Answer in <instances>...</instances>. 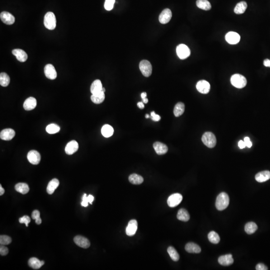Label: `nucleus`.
I'll return each instance as SVG.
<instances>
[{
    "label": "nucleus",
    "instance_id": "obj_21",
    "mask_svg": "<svg viewBox=\"0 0 270 270\" xmlns=\"http://www.w3.org/2000/svg\"><path fill=\"white\" fill-rule=\"evenodd\" d=\"M12 54L16 57L17 59L20 62H25L27 60V54L23 50L19 49L13 50Z\"/></svg>",
    "mask_w": 270,
    "mask_h": 270
},
{
    "label": "nucleus",
    "instance_id": "obj_50",
    "mask_svg": "<svg viewBox=\"0 0 270 270\" xmlns=\"http://www.w3.org/2000/svg\"><path fill=\"white\" fill-rule=\"evenodd\" d=\"M264 65L265 67H270V60H265L264 61Z\"/></svg>",
    "mask_w": 270,
    "mask_h": 270
},
{
    "label": "nucleus",
    "instance_id": "obj_52",
    "mask_svg": "<svg viewBox=\"0 0 270 270\" xmlns=\"http://www.w3.org/2000/svg\"><path fill=\"white\" fill-rule=\"evenodd\" d=\"M35 222L37 225H40L42 223V219H41V218H39L35 220Z\"/></svg>",
    "mask_w": 270,
    "mask_h": 270
},
{
    "label": "nucleus",
    "instance_id": "obj_27",
    "mask_svg": "<svg viewBox=\"0 0 270 270\" xmlns=\"http://www.w3.org/2000/svg\"><path fill=\"white\" fill-rule=\"evenodd\" d=\"M105 93L101 92L97 94H92L91 97L92 101L96 104H100L105 100Z\"/></svg>",
    "mask_w": 270,
    "mask_h": 270
},
{
    "label": "nucleus",
    "instance_id": "obj_46",
    "mask_svg": "<svg viewBox=\"0 0 270 270\" xmlns=\"http://www.w3.org/2000/svg\"><path fill=\"white\" fill-rule=\"evenodd\" d=\"M33 219L36 220L40 218V213L38 210H34L32 214Z\"/></svg>",
    "mask_w": 270,
    "mask_h": 270
},
{
    "label": "nucleus",
    "instance_id": "obj_41",
    "mask_svg": "<svg viewBox=\"0 0 270 270\" xmlns=\"http://www.w3.org/2000/svg\"><path fill=\"white\" fill-rule=\"evenodd\" d=\"M12 242V239L6 235H1L0 237V244L2 245H7Z\"/></svg>",
    "mask_w": 270,
    "mask_h": 270
},
{
    "label": "nucleus",
    "instance_id": "obj_26",
    "mask_svg": "<svg viewBox=\"0 0 270 270\" xmlns=\"http://www.w3.org/2000/svg\"><path fill=\"white\" fill-rule=\"evenodd\" d=\"M102 88L101 81L100 80H96L93 82L90 90L92 94H95L102 92Z\"/></svg>",
    "mask_w": 270,
    "mask_h": 270
},
{
    "label": "nucleus",
    "instance_id": "obj_20",
    "mask_svg": "<svg viewBox=\"0 0 270 270\" xmlns=\"http://www.w3.org/2000/svg\"><path fill=\"white\" fill-rule=\"evenodd\" d=\"M37 106V100L35 98L29 97L24 103V108L26 111L33 110Z\"/></svg>",
    "mask_w": 270,
    "mask_h": 270
},
{
    "label": "nucleus",
    "instance_id": "obj_36",
    "mask_svg": "<svg viewBox=\"0 0 270 270\" xmlns=\"http://www.w3.org/2000/svg\"><path fill=\"white\" fill-rule=\"evenodd\" d=\"M10 82V78L7 74L5 73H1L0 74V85L2 86L7 87L9 85Z\"/></svg>",
    "mask_w": 270,
    "mask_h": 270
},
{
    "label": "nucleus",
    "instance_id": "obj_35",
    "mask_svg": "<svg viewBox=\"0 0 270 270\" xmlns=\"http://www.w3.org/2000/svg\"><path fill=\"white\" fill-rule=\"evenodd\" d=\"M102 134L106 138L111 137L113 135L114 129L109 125H105L101 130Z\"/></svg>",
    "mask_w": 270,
    "mask_h": 270
},
{
    "label": "nucleus",
    "instance_id": "obj_47",
    "mask_svg": "<svg viewBox=\"0 0 270 270\" xmlns=\"http://www.w3.org/2000/svg\"><path fill=\"white\" fill-rule=\"evenodd\" d=\"M256 269L257 270H268V268L264 264L259 263L256 267Z\"/></svg>",
    "mask_w": 270,
    "mask_h": 270
},
{
    "label": "nucleus",
    "instance_id": "obj_10",
    "mask_svg": "<svg viewBox=\"0 0 270 270\" xmlns=\"http://www.w3.org/2000/svg\"><path fill=\"white\" fill-rule=\"evenodd\" d=\"M0 18L3 22L6 25H12L15 23V18L14 16L8 12H2L0 14Z\"/></svg>",
    "mask_w": 270,
    "mask_h": 270
},
{
    "label": "nucleus",
    "instance_id": "obj_48",
    "mask_svg": "<svg viewBox=\"0 0 270 270\" xmlns=\"http://www.w3.org/2000/svg\"><path fill=\"white\" fill-rule=\"evenodd\" d=\"M245 143L246 147H248V148H250L252 146V143L251 142L250 139L248 137H245L244 140Z\"/></svg>",
    "mask_w": 270,
    "mask_h": 270
},
{
    "label": "nucleus",
    "instance_id": "obj_38",
    "mask_svg": "<svg viewBox=\"0 0 270 270\" xmlns=\"http://www.w3.org/2000/svg\"><path fill=\"white\" fill-rule=\"evenodd\" d=\"M168 254L174 261H178L180 259V256L176 250L173 247H169L167 250Z\"/></svg>",
    "mask_w": 270,
    "mask_h": 270
},
{
    "label": "nucleus",
    "instance_id": "obj_18",
    "mask_svg": "<svg viewBox=\"0 0 270 270\" xmlns=\"http://www.w3.org/2000/svg\"><path fill=\"white\" fill-rule=\"evenodd\" d=\"M79 144L78 142L75 140L71 141L67 144L65 147V152L67 154L71 155L78 151Z\"/></svg>",
    "mask_w": 270,
    "mask_h": 270
},
{
    "label": "nucleus",
    "instance_id": "obj_8",
    "mask_svg": "<svg viewBox=\"0 0 270 270\" xmlns=\"http://www.w3.org/2000/svg\"><path fill=\"white\" fill-rule=\"evenodd\" d=\"M27 158L29 162L31 164L38 165L41 161V155L37 151L31 150L28 154Z\"/></svg>",
    "mask_w": 270,
    "mask_h": 270
},
{
    "label": "nucleus",
    "instance_id": "obj_32",
    "mask_svg": "<svg viewBox=\"0 0 270 270\" xmlns=\"http://www.w3.org/2000/svg\"><path fill=\"white\" fill-rule=\"evenodd\" d=\"M196 5L199 8L205 11H209L212 8L210 3L208 0H197Z\"/></svg>",
    "mask_w": 270,
    "mask_h": 270
},
{
    "label": "nucleus",
    "instance_id": "obj_14",
    "mask_svg": "<svg viewBox=\"0 0 270 270\" xmlns=\"http://www.w3.org/2000/svg\"><path fill=\"white\" fill-rule=\"evenodd\" d=\"M225 39L226 41L230 44L235 45L240 41V36L237 33L230 32L226 34Z\"/></svg>",
    "mask_w": 270,
    "mask_h": 270
},
{
    "label": "nucleus",
    "instance_id": "obj_56",
    "mask_svg": "<svg viewBox=\"0 0 270 270\" xmlns=\"http://www.w3.org/2000/svg\"><path fill=\"white\" fill-rule=\"evenodd\" d=\"M145 117L147 119L149 118H150V115H148V114L146 115Z\"/></svg>",
    "mask_w": 270,
    "mask_h": 270
},
{
    "label": "nucleus",
    "instance_id": "obj_31",
    "mask_svg": "<svg viewBox=\"0 0 270 270\" xmlns=\"http://www.w3.org/2000/svg\"><path fill=\"white\" fill-rule=\"evenodd\" d=\"M130 182L134 185H140L144 182V179L141 176L136 174H133L129 177Z\"/></svg>",
    "mask_w": 270,
    "mask_h": 270
},
{
    "label": "nucleus",
    "instance_id": "obj_6",
    "mask_svg": "<svg viewBox=\"0 0 270 270\" xmlns=\"http://www.w3.org/2000/svg\"><path fill=\"white\" fill-rule=\"evenodd\" d=\"M177 54L180 59L184 60L189 57L191 54L189 47L185 44L178 45L176 49Z\"/></svg>",
    "mask_w": 270,
    "mask_h": 270
},
{
    "label": "nucleus",
    "instance_id": "obj_1",
    "mask_svg": "<svg viewBox=\"0 0 270 270\" xmlns=\"http://www.w3.org/2000/svg\"><path fill=\"white\" fill-rule=\"evenodd\" d=\"M229 202L230 199L228 195L226 193H221L217 196L216 199V208L219 211H223L228 207Z\"/></svg>",
    "mask_w": 270,
    "mask_h": 270
},
{
    "label": "nucleus",
    "instance_id": "obj_45",
    "mask_svg": "<svg viewBox=\"0 0 270 270\" xmlns=\"http://www.w3.org/2000/svg\"><path fill=\"white\" fill-rule=\"evenodd\" d=\"M151 117L153 121H155V122H158L161 120L160 116L156 114L154 111L151 113Z\"/></svg>",
    "mask_w": 270,
    "mask_h": 270
},
{
    "label": "nucleus",
    "instance_id": "obj_30",
    "mask_svg": "<svg viewBox=\"0 0 270 270\" xmlns=\"http://www.w3.org/2000/svg\"><path fill=\"white\" fill-rule=\"evenodd\" d=\"M247 3L245 1L240 2L236 5L234 9V12L237 14H243L247 8Z\"/></svg>",
    "mask_w": 270,
    "mask_h": 270
},
{
    "label": "nucleus",
    "instance_id": "obj_2",
    "mask_svg": "<svg viewBox=\"0 0 270 270\" xmlns=\"http://www.w3.org/2000/svg\"><path fill=\"white\" fill-rule=\"evenodd\" d=\"M231 82L232 85L238 89L244 88L247 85V80L240 74H234L231 77Z\"/></svg>",
    "mask_w": 270,
    "mask_h": 270
},
{
    "label": "nucleus",
    "instance_id": "obj_42",
    "mask_svg": "<svg viewBox=\"0 0 270 270\" xmlns=\"http://www.w3.org/2000/svg\"><path fill=\"white\" fill-rule=\"evenodd\" d=\"M115 0H105L104 7L107 11H111L113 9Z\"/></svg>",
    "mask_w": 270,
    "mask_h": 270
},
{
    "label": "nucleus",
    "instance_id": "obj_43",
    "mask_svg": "<svg viewBox=\"0 0 270 270\" xmlns=\"http://www.w3.org/2000/svg\"><path fill=\"white\" fill-rule=\"evenodd\" d=\"M31 222V219L28 216H24L19 219V222L21 224H25L26 227H28L29 223Z\"/></svg>",
    "mask_w": 270,
    "mask_h": 270
},
{
    "label": "nucleus",
    "instance_id": "obj_3",
    "mask_svg": "<svg viewBox=\"0 0 270 270\" xmlns=\"http://www.w3.org/2000/svg\"><path fill=\"white\" fill-rule=\"evenodd\" d=\"M45 27L50 30H54L56 27V18L53 13L49 12L46 13L44 19Z\"/></svg>",
    "mask_w": 270,
    "mask_h": 270
},
{
    "label": "nucleus",
    "instance_id": "obj_54",
    "mask_svg": "<svg viewBox=\"0 0 270 270\" xmlns=\"http://www.w3.org/2000/svg\"><path fill=\"white\" fill-rule=\"evenodd\" d=\"M147 95V93H142V94H141V98H142V100H143V99H145V98H146Z\"/></svg>",
    "mask_w": 270,
    "mask_h": 270
},
{
    "label": "nucleus",
    "instance_id": "obj_4",
    "mask_svg": "<svg viewBox=\"0 0 270 270\" xmlns=\"http://www.w3.org/2000/svg\"><path fill=\"white\" fill-rule=\"evenodd\" d=\"M202 141L204 144L210 148L215 147L217 143L216 137L212 132H207L204 134L202 138Z\"/></svg>",
    "mask_w": 270,
    "mask_h": 270
},
{
    "label": "nucleus",
    "instance_id": "obj_17",
    "mask_svg": "<svg viewBox=\"0 0 270 270\" xmlns=\"http://www.w3.org/2000/svg\"><path fill=\"white\" fill-rule=\"evenodd\" d=\"M218 262L221 265L228 266L233 264L234 259L231 254L221 256L218 259Z\"/></svg>",
    "mask_w": 270,
    "mask_h": 270
},
{
    "label": "nucleus",
    "instance_id": "obj_40",
    "mask_svg": "<svg viewBox=\"0 0 270 270\" xmlns=\"http://www.w3.org/2000/svg\"><path fill=\"white\" fill-rule=\"evenodd\" d=\"M94 200V197L92 195H89L87 196L86 194H84L82 197V202L81 203V205L83 207H86L88 206V203H90L91 204H92V202Z\"/></svg>",
    "mask_w": 270,
    "mask_h": 270
},
{
    "label": "nucleus",
    "instance_id": "obj_51",
    "mask_svg": "<svg viewBox=\"0 0 270 270\" xmlns=\"http://www.w3.org/2000/svg\"><path fill=\"white\" fill-rule=\"evenodd\" d=\"M137 106L140 109H143L144 108V104L143 102H140L138 103V104H137Z\"/></svg>",
    "mask_w": 270,
    "mask_h": 270
},
{
    "label": "nucleus",
    "instance_id": "obj_5",
    "mask_svg": "<svg viewBox=\"0 0 270 270\" xmlns=\"http://www.w3.org/2000/svg\"><path fill=\"white\" fill-rule=\"evenodd\" d=\"M139 68L141 73L146 77H149L152 73V66L150 62L147 60H142L140 63Z\"/></svg>",
    "mask_w": 270,
    "mask_h": 270
},
{
    "label": "nucleus",
    "instance_id": "obj_55",
    "mask_svg": "<svg viewBox=\"0 0 270 270\" xmlns=\"http://www.w3.org/2000/svg\"><path fill=\"white\" fill-rule=\"evenodd\" d=\"M143 102L144 104H147L148 102V99L147 98H145V99H143Z\"/></svg>",
    "mask_w": 270,
    "mask_h": 270
},
{
    "label": "nucleus",
    "instance_id": "obj_34",
    "mask_svg": "<svg viewBox=\"0 0 270 270\" xmlns=\"http://www.w3.org/2000/svg\"><path fill=\"white\" fill-rule=\"evenodd\" d=\"M185 111V105L184 103L179 102L176 105L174 109V115L176 117L181 116Z\"/></svg>",
    "mask_w": 270,
    "mask_h": 270
},
{
    "label": "nucleus",
    "instance_id": "obj_44",
    "mask_svg": "<svg viewBox=\"0 0 270 270\" xmlns=\"http://www.w3.org/2000/svg\"><path fill=\"white\" fill-rule=\"evenodd\" d=\"M9 253V250L4 246L2 245L0 247V254L2 256H6Z\"/></svg>",
    "mask_w": 270,
    "mask_h": 270
},
{
    "label": "nucleus",
    "instance_id": "obj_7",
    "mask_svg": "<svg viewBox=\"0 0 270 270\" xmlns=\"http://www.w3.org/2000/svg\"><path fill=\"white\" fill-rule=\"evenodd\" d=\"M182 200V195L179 193H176L169 197L167 203L170 207H175L181 203Z\"/></svg>",
    "mask_w": 270,
    "mask_h": 270
},
{
    "label": "nucleus",
    "instance_id": "obj_37",
    "mask_svg": "<svg viewBox=\"0 0 270 270\" xmlns=\"http://www.w3.org/2000/svg\"><path fill=\"white\" fill-rule=\"evenodd\" d=\"M208 239L211 243L214 244H218L220 241V238L219 235L214 232V231H211L209 233Z\"/></svg>",
    "mask_w": 270,
    "mask_h": 270
},
{
    "label": "nucleus",
    "instance_id": "obj_15",
    "mask_svg": "<svg viewBox=\"0 0 270 270\" xmlns=\"http://www.w3.org/2000/svg\"><path fill=\"white\" fill-rule=\"evenodd\" d=\"M196 88L199 92L202 94H208L210 90V85L209 82L205 80L199 81L197 84Z\"/></svg>",
    "mask_w": 270,
    "mask_h": 270
},
{
    "label": "nucleus",
    "instance_id": "obj_19",
    "mask_svg": "<svg viewBox=\"0 0 270 270\" xmlns=\"http://www.w3.org/2000/svg\"><path fill=\"white\" fill-rule=\"evenodd\" d=\"M153 147L157 154L159 155L165 154L168 152V147L165 144L161 142H155L153 144Z\"/></svg>",
    "mask_w": 270,
    "mask_h": 270
},
{
    "label": "nucleus",
    "instance_id": "obj_33",
    "mask_svg": "<svg viewBox=\"0 0 270 270\" xmlns=\"http://www.w3.org/2000/svg\"><path fill=\"white\" fill-rule=\"evenodd\" d=\"M258 229V226L254 222H249L245 226V231L248 234L254 233Z\"/></svg>",
    "mask_w": 270,
    "mask_h": 270
},
{
    "label": "nucleus",
    "instance_id": "obj_16",
    "mask_svg": "<svg viewBox=\"0 0 270 270\" xmlns=\"http://www.w3.org/2000/svg\"><path fill=\"white\" fill-rule=\"evenodd\" d=\"M15 136V132L12 129H6L3 130L0 133V138L3 140L10 141Z\"/></svg>",
    "mask_w": 270,
    "mask_h": 270
},
{
    "label": "nucleus",
    "instance_id": "obj_13",
    "mask_svg": "<svg viewBox=\"0 0 270 270\" xmlns=\"http://www.w3.org/2000/svg\"><path fill=\"white\" fill-rule=\"evenodd\" d=\"M172 17V12L169 9H165L161 12L159 17L160 22L163 24L169 23Z\"/></svg>",
    "mask_w": 270,
    "mask_h": 270
},
{
    "label": "nucleus",
    "instance_id": "obj_23",
    "mask_svg": "<svg viewBox=\"0 0 270 270\" xmlns=\"http://www.w3.org/2000/svg\"><path fill=\"white\" fill-rule=\"evenodd\" d=\"M185 250L189 253L198 254L201 252V249L199 246L195 243L190 242L187 244L185 246Z\"/></svg>",
    "mask_w": 270,
    "mask_h": 270
},
{
    "label": "nucleus",
    "instance_id": "obj_22",
    "mask_svg": "<svg viewBox=\"0 0 270 270\" xmlns=\"http://www.w3.org/2000/svg\"><path fill=\"white\" fill-rule=\"evenodd\" d=\"M270 179V172L269 171H264L260 172L255 176V179L259 183L265 182Z\"/></svg>",
    "mask_w": 270,
    "mask_h": 270
},
{
    "label": "nucleus",
    "instance_id": "obj_53",
    "mask_svg": "<svg viewBox=\"0 0 270 270\" xmlns=\"http://www.w3.org/2000/svg\"><path fill=\"white\" fill-rule=\"evenodd\" d=\"M4 193H5V190L3 188L1 185H0V195L2 196V195H3L4 194Z\"/></svg>",
    "mask_w": 270,
    "mask_h": 270
},
{
    "label": "nucleus",
    "instance_id": "obj_29",
    "mask_svg": "<svg viewBox=\"0 0 270 270\" xmlns=\"http://www.w3.org/2000/svg\"><path fill=\"white\" fill-rule=\"evenodd\" d=\"M15 189L18 192L22 194H27L30 190V188L28 184L24 183H18L15 185Z\"/></svg>",
    "mask_w": 270,
    "mask_h": 270
},
{
    "label": "nucleus",
    "instance_id": "obj_49",
    "mask_svg": "<svg viewBox=\"0 0 270 270\" xmlns=\"http://www.w3.org/2000/svg\"><path fill=\"white\" fill-rule=\"evenodd\" d=\"M238 146H239V147L240 149H244V148H245L246 147V146L244 141H242V140H241V141H240L239 142Z\"/></svg>",
    "mask_w": 270,
    "mask_h": 270
},
{
    "label": "nucleus",
    "instance_id": "obj_11",
    "mask_svg": "<svg viewBox=\"0 0 270 270\" xmlns=\"http://www.w3.org/2000/svg\"><path fill=\"white\" fill-rule=\"evenodd\" d=\"M44 72L47 78L50 80H54L57 78V73L55 68L52 64H47L45 67Z\"/></svg>",
    "mask_w": 270,
    "mask_h": 270
},
{
    "label": "nucleus",
    "instance_id": "obj_39",
    "mask_svg": "<svg viewBox=\"0 0 270 270\" xmlns=\"http://www.w3.org/2000/svg\"><path fill=\"white\" fill-rule=\"evenodd\" d=\"M46 131L47 133L50 134H53L59 132L60 130V128L59 126L55 124H51L48 126H47L46 128Z\"/></svg>",
    "mask_w": 270,
    "mask_h": 270
},
{
    "label": "nucleus",
    "instance_id": "obj_57",
    "mask_svg": "<svg viewBox=\"0 0 270 270\" xmlns=\"http://www.w3.org/2000/svg\"><path fill=\"white\" fill-rule=\"evenodd\" d=\"M102 92H103L105 93V88H103V87L102 90Z\"/></svg>",
    "mask_w": 270,
    "mask_h": 270
},
{
    "label": "nucleus",
    "instance_id": "obj_12",
    "mask_svg": "<svg viewBox=\"0 0 270 270\" xmlns=\"http://www.w3.org/2000/svg\"><path fill=\"white\" fill-rule=\"evenodd\" d=\"M138 229V222L136 220H132L129 222L126 228V234L128 236H133L136 234Z\"/></svg>",
    "mask_w": 270,
    "mask_h": 270
},
{
    "label": "nucleus",
    "instance_id": "obj_9",
    "mask_svg": "<svg viewBox=\"0 0 270 270\" xmlns=\"http://www.w3.org/2000/svg\"><path fill=\"white\" fill-rule=\"evenodd\" d=\"M74 242L80 247L87 249L90 246V242L88 239L81 236H77L74 239Z\"/></svg>",
    "mask_w": 270,
    "mask_h": 270
},
{
    "label": "nucleus",
    "instance_id": "obj_28",
    "mask_svg": "<svg viewBox=\"0 0 270 270\" xmlns=\"http://www.w3.org/2000/svg\"><path fill=\"white\" fill-rule=\"evenodd\" d=\"M177 219L180 221L187 222L190 220V216L189 213L185 209H181L177 214Z\"/></svg>",
    "mask_w": 270,
    "mask_h": 270
},
{
    "label": "nucleus",
    "instance_id": "obj_24",
    "mask_svg": "<svg viewBox=\"0 0 270 270\" xmlns=\"http://www.w3.org/2000/svg\"><path fill=\"white\" fill-rule=\"evenodd\" d=\"M44 261H40L39 259L34 257L29 259L28 262L29 266L34 270L40 269L42 266L44 265Z\"/></svg>",
    "mask_w": 270,
    "mask_h": 270
},
{
    "label": "nucleus",
    "instance_id": "obj_25",
    "mask_svg": "<svg viewBox=\"0 0 270 270\" xmlns=\"http://www.w3.org/2000/svg\"><path fill=\"white\" fill-rule=\"evenodd\" d=\"M59 181L58 179H52L51 181L49 183L48 185L47 186V193L50 195L53 194L56 189H57L58 187L59 186Z\"/></svg>",
    "mask_w": 270,
    "mask_h": 270
}]
</instances>
